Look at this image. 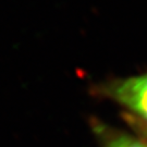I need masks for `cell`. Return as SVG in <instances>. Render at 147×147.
<instances>
[{
	"instance_id": "obj_1",
	"label": "cell",
	"mask_w": 147,
	"mask_h": 147,
	"mask_svg": "<svg viewBox=\"0 0 147 147\" xmlns=\"http://www.w3.org/2000/svg\"><path fill=\"white\" fill-rule=\"evenodd\" d=\"M95 89L99 96L122 107L141 129L147 130V72L108 80Z\"/></svg>"
},
{
	"instance_id": "obj_2",
	"label": "cell",
	"mask_w": 147,
	"mask_h": 147,
	"mask_svg": "<svg viewBox=\"0 0 147 147\" xmlns=\"http://www.w3.org/2000/svg\"><path fill=\"white\" fill-rule=\"evenodd\" d=\"M96 132L99 134L100 147H147L145 138L121 130L98 124Z\"/></svg>"
},
{
	"instance_id": "obj_3",
	"label": "cell",
	"mask_w": 147,
	"mask_h": 147,
	"mask_svg": "<svg viewBox=\"0 0 147 147\" xmlns=\"http://www.w3.org/2000/svg\"><path fill=\"white\" fill-rule=\"evenodd\" d=\"M142 130H143V129H142ZM144 132H145V137H144V138L147 141V130H144Z\"/></svg>"
}]
</instances>
